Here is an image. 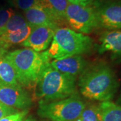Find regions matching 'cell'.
<instances>
[{
    "label": "cell",
    "mask_w": 121,
    "mask_h": 121,
    "mask_svg": "<svg viewBox=\"0 0 121 121\" xmlns=\"http://www.w3.org/2000/svg\"><path fill=\"white\" fill-rule=\"evenodd\" d=\"M78 85L85 98L101 102L110 101L119 86L112 69L103 63L87 66L79 76Z\"/></svg>",
    "instance_id": "obj_1"
},
{
    "label": "cell",
    "mask_w": 121,
    "mask_h": 121,
    "mask_svg": "<svg viewBox=\"0 0 121 121\" xmlns=\"http://www.w3.org/2000/svg\"><path fill=\"white\" fill-rule=\"evenodd\" d=\"M4 58L12 65L18 83L26 89H34L41 73L50 63L47 51L36 52L28 48L7 52Z\"/></svg>",
    "instance_id": "obj_2"
},
{
    "label": "cell",
    "mask_w": 121,
    "mask_h": 121,
    "mask_svg": "<svg viewBox=\"0 0 121 121\" xmlns=\"http://www.w3.org/2000/svg\"><path fill=\"white\" fill-rule=\"evenodd\" d=\"M76 79L59 71L49 63L34 88L35 99L39 102H51L78 94Z\"/></svg>",
    "instance_id": "obj_3"
},
{
    "label": "cell",
    "mask_w": 121,
    "mask_h": 121,
    "mask_svg": "<svg viewBox=\"0 0 121 121\" xmlns=\"http://www.w3.org/2000/svg\"><path fill=\"white\" fill-rule=\"evenodd\" d=\"M92 47L93 40L90 36L68 28H57L47 51L50 59H60L82 55L89 52Z\"/></svg>",
    "instance_id": "obj_4"
},
{
    "label": "cell",
    "mask_w": 121,
    "mask_h": 121,
    "mask_svg": "<svg viewBox=\"0 0 121 121\" xmlns=\"http://www.w3.org/2000/svg\"><path fill=\"white\" fill-rule=\"evenodd\" d=\"M85 106L81 98L75 94L59 100L39 102L37 113L50 121H75Z\"/></svg>",
    "instance_id": "obj_5"
},
{
    "label": "cell",
    "mask_w": 121,
    "mask_h": 121,
    "mask_svg": "<svg viewBox=\"0 0 121 121\" xmlns=\"http://www.w3.org/2000/svg\"><path fill=\"white\" fill-rule=\"evenodd\" d=\"M65 20L72 30L83 35L91 33L98 28L95 9L90 5L69 3L65 11Z\"/></svg>",
    "instance_id": "obj_6"
},
{
    "label": "cell",
    "mask_w": 121,
    "mask_h": 121,
    "mask_svg": "<svg viewBox=\"0 0 121 121\" xmlns=\"http://www.w3.org/2000/svg\"><path fill=\"white\" fill-rule=\"evenodd\" d=\"M0 103L19 110H28L32 104L29 93L20 85L0 82Z\"/></svg>",
    "instance_id": "obj_7"
},
{
    "label": "cell",
    "mask_w": 121,
    "mask_h": 121,
    "mask_svg": "<svg viewBox=\"0 0 121 121\" xmlns=\"http://www.w3.org/2000/svg\"><path fill=\"white\" fill-rule=\"evenodd\" d=\"M98 26L108 30H121V0L104 3L95 9Z\"/></svg>",
    "instance_id": "obj_8"
},
{
    "label": "cell",
    "mask_w": 121,
    "mask_h": 121,
    "mask_svg": "<svg viewBox=\"0 0 121 121\" xmlns=\"http://www.w3.org/2000/svg\"><path fill=\"white\" fill-rule=\"evenodd\" d=\"M55 30L47 26L33 27L28 38L20 45L36 52L47 51L52 42Z\"/></svg>",
    "instance_id": "obj_9"
},
{
    "label": "cell",
    "mask_w": 121,
    "mask_h": 121,
    "mask_svg": "<svg viewBox=\"0 0 121 121\" xmlns=\"http://www.w3.org/2000/svg\"><path fill=\"white\" fill-rule=\"evenodd\" d=\"M54 68L63 73L77 79L87 66V62L82 55H74L50 62Z\"/></svg>",
    "instance_id": "obj_10"
},
{
    "label": "cell",
    "mask_w": 121,
    "mask_h": 121,
    "mask_svg": "<svg viewBox=\"0 0 121 121\" xmlns=\"http://www.w3.org/2000/svg\"><path fill=\"white\" fill-rule=\"evenodd\" d=\"M98 47L99 54L109 52L112 59H121V30H107L99 37Z\"/></svg>",
    "instance_id": "obj_11"
},
{
    "label": "cell",
    "mask_w": 121,
    "mask_h": 121,
    "mask_svg": "<svg viewBox=\"0 0 121 121\" xmlns=\"http://www.w3.org/2000/svg\"><path fill=\"white\" fill-rule=\"evenodd\" d=\"M24 16L28 24L32 27L47 26L55 30L59 28L58 27L59 24L39 5L24 11Z\"/></svg>",
    "instance_id": "obj_12"
},
{
    "label": "cell",
    "mask_w": 121,
    "mask_h": 121,
    "mask_svg": "<svg viewBox=\"0 0 121 121\" xmlns=\"http://www.w3.org/2000/svg\"><path fill=\"white\" fill-rule=\"evenodd\" d=\"M69 4L67 0H38V4L43 8L59 25L66 22L65 11Z\"/></svg>",
    "instance_id": "obj_13"
},
{
    "label": "cell",
    "mask_w": 121,
    "mask_h": 121,
    "mask_svg": "<svg viewBox=\"0 0 121 121\" xmlns=\"http://www.w3.org/2000/svg\"><path fill=\"white\" fill-rule=\"evenodd\" d=\"M32 28L33 27L28 24L21 29L1 35L0 46L7 51V49L12 46L21 44L28 38Z\"/></svg>",
    "instance_id": "obj_14"
},
{
    "label": "cell",
    "mask_w": 121,
    "mask_h": 121,
    "mask_svg": "<svg viewBox=\"0 0 121 121\" xmlns=\"http://www.w3.org/2000/svg\"><path fill=\"white\" fill-rule=\"evenodd\" d=\"M99 121H121V105L111 101L98 104Z\"/></svg>",
    "instance_id": "obj_15"
},
{
    "label": "cell",
    "mask_w": 121,
    "mask_h": 121,
    "mask_svg": "<svg viewBox=\"0 0 121 121\" xmlns=\"http://www.w3.org/2000/svg\"><path fill=\"white\" fill-rule=\"evenodd\" d=\"M0 82L10 85H20L13 67L4 57H0Z\"/></svg>",
    "instance_id": "obj_16"
},
{
    "label": "cell",
    "mask_w": 121,
    "mask_h": 121,
    "mask_svg": "<svg viewBox=\"0 0 121 121\" xmlns=\"http://www.w3.org/2000/svg\"><path fill=\"white\" fill-rule=\"evenodd\" d=\"M28 24L22 13L16 12L9 18L6 24L2 28L0 29V36L8 32H13L21 29Z\"/></svg>",
    "instance_id": "obj_17"
},
{
    "label": "cell",
    "mask_w": 121,
    "mask_h": 121,
    "mask_svg": "<svg viewBox=\"0 0 121 121\" xmlns=\"http://www.w3.org/2000/svg\"><path fill=\"white\" fill-rule=\"evenodd\" d=\"M75 121H99L98 105L86 104L82 112Z\"/></svg>",
    "instance_id": "obj_18"
},
{
    "label": "cell",
    "mask_w": 121,
    "mask_h": 121,
    "mask_svg": "<svg viewBox=\"0 0 121 121\" xmlns=\"http://www.w3.org/2000/svg\"><path fill=\"white\" fill-rule=\"evenodd\" d=\"M8 1L12 7L23 11L38 4V0H8Z\"/></svg>",
    "instance_id": "obj_19"
},
{
    "label": "cell",
    "mask_w": 121,
    "mask_h": 121,
    "mask_svg": "<svg viewBox=\"0 0 121 121\" xmlns=\"http://www.w3.org/2000/svg\"><path fill=\"white\" fill-rule=\"evenodd\" d=\"M15 13L16 12L11 8L2 7L0 8V29L6 24L9 18Z\"/></svg>",
    "instance_id": "obj_20"
},
{
    "label": "cell",
    "mask_w": 121,
    "mask_h": 121,
    "mask_svg": "<svg viewBox=\"0 0 121 121\" xmlns=\"http://www.w3.org/2000/svg\"><path fill=\"white\" fill-rule=\"evenodd\" d=\"M28 113V110H20L19 112L8 115L0 119V121H24Z\"/></svg>",
    "instance_id": "obj_21"
},
{
    "label": "cell",
    "mask_w": 121,
    "mask_h": 121,
    "mask_svg": "<svg viewBox=\"0 0 121 121\" xmlns=\"http://www.w3.org/2000/svg\"><path fill=\"white\" fill-rule=\"evenodd\" d=\"M19 111H20L19 110H17L16 108H12L5 104L0 103V119H1L2 118L5 117H7L8 115L17 112Z\"/></svg>",
    "instance_id": "obj_22"
},
{
    "label": "cell",
    "mask_w": 121,
    "mask_h": 121,
    "mask_svg": "<svg viewBox=\"0 0 121 121\" xmlns=\"http://www.w3.org/2000/svg\"><path fill=\"white\" fill-rule=\"evenodd\" d=\"M69 3L74 4L82 5L83 6L90 5L93 1V0H67Z\"/></svg>",
    "instance_id": "obj_23"
},
{
    "label": "cell",
    "mask_w": 121,
    "mask_h": 121,
    "mask_svg": "<svg viewBox=\"0 0 121 121\" xmlns=\"http://www.w3.org/2000/svg\"><path fill=\"white\" fill-rule=\"evenodd\" d=\"M24 121H40L38 120V119H36V118H33L32 117H28L26 119H24Z\"/></svg>",
    "instance_id": "obj_24"
},
{
    "label": "cell",
    "mask_w": 121,
    "mask_h": 121,
    "mask_svg": "<svg viewBox=\"0 0 121 121\" xmlns=\"http://www.w3.org/2000/svg\"><path fill=\"white\" fill-rule=\"evenodd\" d=\"M118 102L121 103V95H120V98H119V99H118Z\"/></svg>",
    "instance_id": "obj_25"
}]
</instances>
